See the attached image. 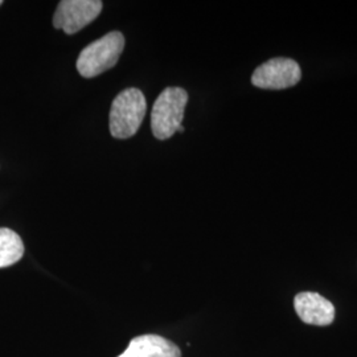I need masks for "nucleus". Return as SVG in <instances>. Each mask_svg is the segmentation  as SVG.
<instances>
[{"mask_svg":"<svg viewBox=\"0 0 357 357\" xmlns=\"http://www.w3.org/2000/svg\"><path fill=\"white\" fill-rule=\"evenodd\" d=\"M1 4H3V1H1V0H0V6H1Z\"/></svg>","mask_w":357,"mask_h":357,"instance_id":"obj_10","label":"nucleus"},{"mask_svg":"<svg viewBox=\"0 0 357 357\" xmlns=\"http://www.w3.org/2000/svg\"><path fill=\"white\" fill-rule=\"evenodd\" d=\"M301 78L302 70L296 61L286 57H277L255 69L252 84L261 89H287L296 85Z\"/></svg>","mask_w":357,"mask_h":357,"instance_id":"obj_4","label":"nucleus"},{"mask_svg":"<svg viewBox=\"0 0 357 357\" xmlns=\"http://www.w3.org/2000/svg\"><path fill=\"white\" fill-rule=\"evenodd\" d=\"M23 255L24 243L20 236L8 228H0V268L15 265Z\"/></svg>","mask_w":357,"mask_h":357,"instance_id":"obj_8","label":"nucleus"},{"mask_svg":"<svg viewBox=\"0 0 357 357\" xmlns=\"http://www.w3.org/2000/svg\"><path fill=\"white\" fill-rule=\"evenodd\" d=\"M188 94L181 88H167L153 103L151 112V130L153 137L165 141L171 138L183 126V118Z\"/></svg>","mask_w":357,"mask_h":357,"instance_id":"obj_3","label":"nucleus"},{"mask_svg":"<svg viewBox=\"0 0 357 357\" xmlns=\"http://www.w3.org/2000/svg\"><path fill=\"white\" fill-rule=\"evenodd\" d=\"M178 132H183V131H184V128H183V126H180V128H178Z\"/></svg>","mask_w":357,"mask_h":357,"instance_id":"obj_9","label":"nucleus"},{"mask_svg":"<svg viewBox=\"0 0 357 357\" xmlns=\"http://www.w3.org/2000/svg\"><path fill=\"white\" fill-rule=\"evenodd\" d=\"M147 110L141 90L135 88L121 91L110 109V132L114 138L126 139L137 134Z\"/></svg>","mask_w":357,"mask_h":357,"instance_id":"obj_2","label":"nucleus"},{"mask_svg":"<svg viewBox=\"0 0 357 357\" xmlns=\"http://www.w3.org/2000/svg\"><path fill=\"white\" fill-rule=\"evenodd\" d=\"M294 307L302 321L311 326H330L335 319V307L318 293H299L294 299Z\"/></svg>","mask_w":357,"mask_h":357,"instance_id":"obj_6","label":"nucleus"},{"mask_svg":"<svg viewBox=\"0 0 357 357\" xmlns=\"http://www.w3.org/2000/svg\"><path fill=\"white\" fill-rule=\"evenodd\" d=\"M102 7L100 0H63L53 16V26L68 35H73L97 19Z\"/></svg>","mask_w":357,"mask_h":357,"instance_id":"obj_5","label":"nucleus"},{"mask_svg":"<svg viewBox=\"0 0 357 357\" xmlns=\"http://www.w3.org/2000/svg\"><path fill=\"white\" fill-rule=\"evenodd\" d=\"M118 357H181V352L178 345L159 335H142Z\"/></svg>","mask_w":357,"mask_h":357,"instance_id":"obj_7","label":"nucleus"},{"mask_svg":"<svg viewBox=\"0 0 357 357\" xmlns=\"http://www.w3.org/2000/svg\"><path fill=\"white\" fill-rule=\"evenodd\" d=\"M125 48V38L121 32L113 31L93 41L77 59V70L85 78L100 76L114 68Z\"/></svg>","mask_w":357,"mask_h":357,"instance_id":"obj_1","label":"nucleus"}]
</instances>
